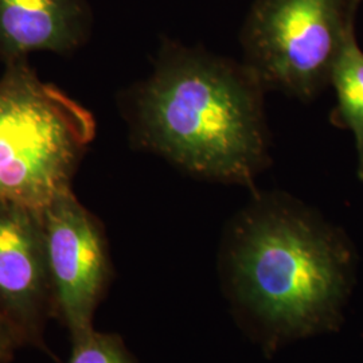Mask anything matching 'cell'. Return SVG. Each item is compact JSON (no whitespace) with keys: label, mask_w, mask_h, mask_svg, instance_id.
Masks as SVG:
<instances>
[{"label":"cell","mask_w":363,"mask_h":363,"mask_svg":"<svg viewBox=\"0 0 363 363\" xmlns=\"http://www.w3.org/2000/svg\"><path fill=\"white\" fill-rule=\"evenodd\" d=\"M265 91L244 64L167 42L154 73L130 93L132 138L195 177L256 194L269 164Z\"/></svg>","instance_id":"1"},{"label":"cell","mask_w":363,"mask_h":363,"mask_svg":"<svg viewBox=\"0 0 363 363\" xmlns=\"http://www.w3.org/2000/svg\"><path fill=\"white\" fill-rule=\"evenodd\" d=\"M253 195L232 222L222 252L237 307L269 349L334 330L350 280L345 237L286 195Z\"/></svg>","instance_id":"2"},{"label":"cell","mask_w":363,"mask_h":363,"mask_svg":"<svg viewBox=\"0 0 363 363\" xmlns=\"http://www.w3.org/2000/svg\"><path fill=\"white\" fill-rule=\"evenodd\" d=\"M96 136L91 112L26 60L0 77V201L42 211L72 181Z\"/></svg>","instance_id":"3"},{"label":"cell","mask_w":363,"mask_h":363,"mask_svg":"<svg viewBox=\"0 0 363 363\" xmlns=\"http://www.w3.org/2000/svg\"><path fill=\"white\" fill-rule=\"evenodd\" d=\"M359 0H256L241 42L245 61L265 89L301 101L327 84Z\"/></svg>","instance_id":"4"},{"label":"cell","mask_w":363,"mask_h":363,"mask_svg":"<svg viewBox=\"0 0 363 363\" xmlns=\"http://www.w3.org/2000/svg\"><path fill=\"white\" fill-rule=\"evenodd\" d=\"M54 315L72 339L93 330V316L112 280L104 228L72 190L42 210Z\"/></svg>","instance_id":"5"},{"label":"cell","mask_w":363,"mask_h":363,"mask_svg":"<svg viewBox=\"0 0 363 363\" xmlns=\"http://www.w3.org/2000/svg\"><path fill=\"white\" fill-rule=\"evenodd\" d=\"M0 315L22 345L43 346L54 298L42 211L0 201Z\"/></svg>","instance_id":"6"},{"label":"cell","mask_w":363,"mask_h":363,"mask_svg":"<svg viewBox=\"0 0 363 363\" xmlns=\"http://www.w3.org/2000/svg\"><path fill=\"white\" fill-rule=\"evenodd\" d=\"M91 23L86 0H0V58L11 64L31 52H73Z\"/></svg>","instance_id":"7"},{"label":"cell","mask_w":363,"mask_h":363,"mask_svg":"<svg viewBox=\"0 0 363 363\" xmlns=\"http://www.w3.org/2000/svg\"><path fill=\"white\" fill-rule=\"evenodd\" d=\"M330 82L337 93V106L331 115L333 124L354 133L358 174L363 179V52L355 38V27L346 37Z\"/></svg>","instance_id":"8"},{"label":"cell","mask_w":363,"mask_h":363,"mask_svg":"<svg viewBox=\"0 0 363 363\" xmlns=\"http://www.w3.org/2000/svg\"><path fill=\"white\" fill-rule=\"evenodd\" d=\"M72 342L73 349L67 363H136L116 334L99 333L93 328Z\"/></svg>","instance_id":"9"},{"label":"cell","mask_w":363,"mask_h":363,"mask_svg":"<svg viewBox=\"0 0 363 363\" xmlns=\"http://www.w3.org/2000/svg\"><path fill=\"white\" fill-rule=\"evenodd\" d=\"M22 342L11 325L0 315V363H7Z\"/></svg>","instance_id":"10"}]
</instances>
